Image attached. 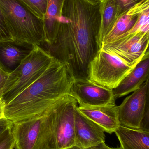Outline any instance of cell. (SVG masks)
Segmentation results:
<instances>
[{"label": "cell", "instance_id": "d4e9b609", "mask_svg": "<svg viewBox=\"0 0 149 149\" xmlns=\"http://www.w3.org/2000/svg\"><path fill=\"white\" fill-rule=\"evenodd\" d=\"M5 105V102L3 100L2 98H0V118L3 117V110Z\"/></svg>", "mask_w": 149, "mask_h": 149}, {"label": "cell", "instance_id": "52a82bcc", "mask_svg": "<svg viewBox=\"0 0 149 149\" xmlns=\"http://www.w3.org/2000/svg\"><path fill=\"white\" fill-rule=\"evenodd\" d=\"M149 31L141 32L114 40L101 47L114 52L129 64L136 66L148 52Z\"/></svg>", "mask_w": 149, "mask_h": 149}, {"label": "cell", "instance_id": "3957f363", "mask_svg": "<svg viewBox=\"0 0 149 149\" xmlns=\"http://www.w3.org/2000/svg\"><path fill=\"white\" fill-rule=\"evenodd\" d=\"M0 9L13 40L36 45L44 41L43 20L22 0H0Z\"/></svg>", "mask_w": 149, "mask_h": 149}, {"label": "cell", "instance_id": "4316f807", "mask_svg": "<svg viewBox=\"0 0 149 149\" xmlns=\"http://www.w3.org/2000/svg\"><path fill=\"white\" fill-rule=\"evenodd\" d=\"M65 149H88V148H80V147H77L76 146H73L71 147H69Z\"/></svg>", "mask_w": 149, "mask_h": 149}, {"label": "cell", "instance_id": "5bb4252c", "mask_svg": "<svg viewBox=\"0 0 149 149\" xmlns=\"http://www.w3.org/2000/svg\"><path fill=\"white\" fill-rule=\"evenodd\" d=\"M148 8L149 0H143L122 14L117 19L111 31L104 37L101 45L111 42L130 31L135 25L142 12Z\"/></svg>", "mask_w": 149, "mask_h": 149}, {"label": "cell", "instance_id": "484cf974", "mask_svg": "<svg viewBox=\"0 0 149 149\" xmlns=\"http://www.w3.org/2000/svg\"><path fill=\"white\" fill-rule=\"evenodd\" d=\"M89 2L91 3H93V4H95V3H98L101 2L102 0H87Z\"/></svg>", "mask_w": 149, "mask_h": 149}, {"label": "cell", "instance_id": "e0dca14e", "mask_svg": "<svg viewBox=\"0 0 149 149\" xmlns=\"http://www.w3.org/2000/svg\"><path fill=\"white\" fill-rule=\"evenodd\" d=\"M101 25L99 43L101 47L102 40L113 27L118 18L115 0H102L100 2Z\"/></svg>", "mask_w": 149, "mask_h": 149}, {"label": "cell", "instance_id": "83f0119b", "mask_svg": "<svg viewBox=\"0 0 149 149\" xmlns=\"http://www.w3.org/2000/svg\"><path fill=\"white\" fill-rule=\"evenodd\" d=\"M107 149H122V148H121L120 147H117V148H110V147H108V148Z\"/></svg>", "mask_w": 149, "mask_h": 149}, {"label": "cell", "instance_id": "7c38bea8", "mask_svg": "<svg viewBox=\"0 0 149 149\" xmlns=\"http://www.w3.org/2000/svg\"><path fill=\"white\" fill-rule=\"evenodd\" d=\"M35 45L14 40L0 42V68L11 73L29 55Z\"/></svg>", "mask_w": 149, "mask_h": 149}, {"label": "cell", "instance_id": "ba28073f", "mask_svg": "<svg viewBox=\"0 0 149 149\" xmlns=\"http://www.w3.org/2000/svg\"><path fill=\"white\" fill-rule=\"evenodd\" d=\"M70 95L77 101L78 106L99 107L115 104L113 90L105 88L86 79L74 80Z\"/></svg>", "mask_w": 149, "mask_h": 149}, {"label": "cell", "instance_id": "ac0fdd59", "mask_svg": "<svg viewBox=\"0 0 149 149\" xmlns=\"http://www.w3.org/2000/svg\"><path fill=\"white\" fill-rule=\"evenodd\" d=\"M25 1L35 14L43 20L46 12L47 0H25Z\"/></svg>", "mask_w": 149, "mask_h": 149}, {"label": "cell", "instance_id": "4fadbf2b", "mask_svg": "<svg viewBox=\"0 0 149 149\" xmlns=\"http://www.w3.org/2000/svg\"><path fill=\"white\" fill-rule=\"evenodd\" d=\"M149 52L136 65L131 72L113 89L115 99L127 95L139 89L149 79Z\"/></svg>", "mask_w": 149, "mask_h": 149}, {"label": "cell", "instance_id": "7a4b0ae2", "mask_svg": "<svg viewBox=\"0 0 149 149\" xmlns=\"http://www.w3.org/2000/svg\"><path fill=\"white\" fill-rule=\"evenodd\" d=\"M73 80L66 65L54 59L36 80L5 104L3 117L14 123L42 115L70 95Z\"/></svg>", "mask_w": 149, "mask_h": 149}, {"label": "cell", "instance_id": "9a60e30c", "mask_svg": "<svg viewBox=\"0 0 149 149\" xmlns=\"http://www.w3.org/2000/svg\"><path fill=\"white\" fill-rule=\"evenodd\" d=\"M122 149H149V130L120 125L115 133Z\"/></svg>", "mask_w": 149, "mask_h": 149}, {"label": "cell", "instance_id": "5b68a950", "mask_svg": "<svg viewBox=\"0 0 149 149\" xmlns=\"http://www.w3.org/2000/svg\"><path fill=\"white\" fill-rule=\"evenodd\" d=\"M135 66L128 63L114 52L101 47L90 63L87 79L113 90Z\"/></svg>", "mask_w": 149, "mask_h": 149}, {"label": "cell", "instance_id": "2e32d148", "mask_svg": "<svg viewBox=\"0 0 149 149\" xmlns=\"http://www.w3.org/2000/svg\"><path fill=\"white\" fill-rule=\"evenodd\" d=\"M65 0H47L46 12L43 19L45 40L43 42L51 43L56 36Z\"/></svg>", "mask_w": 149, "mask_h": 149}, {"label": "cell", "instance_id": "8fae6325", "mask_svg": "<svg viewBox=\"0 0 149 149\" xmlns=\"http://www.w3.org/2000/svg\"><path fill=\"white\" fill-rule=\"evenodd\" d=\"M78 111L85 117L99 125L104 132L115 133L120 124L118 106L115 105L99 107H77Z\"/></svg>", "mask_w": 149, "mask_h": 149}, {"label": "cell", "instance_id": "8992f818", "mask_svg": "<svg viewBox=\"0 0 149 149\" xmlns=\"http://www.w3.org/2000/svg\"><path fill=\"white\" fill-rule=\"evenodd\" d=\"M149 95L148 79L118 106L121 125L130 128H141L143 120L149 118Z\"/></svg>", "mask_w": 149, "mask_h": 149}, {"label": "cell", "instance_id": "d6986e66", "mask_svg": "<svg viewBox=\"0 0 149 149\" xmlns=\"http://www.w3.org/2000/svg\"><path fill=\"white\" fill-rule=\"evenodd\" d=\"M11 127H12L8 129L0 135V149L14 148L15 139L12 134Z\"/></svg>", "mask_w": 149, "mask_h": 149}, {"label": "cell", "instance_id": "44dd1931", "mask_svg": "<svg viewBox=\"0 0 149 149\" xmlns=\"http://www.w3.org/2000/svg\"><path fill=\"white\" fill-rule=\"evenodd\" d=\"M13 40L0 9V42Z\"/></svg>", "mask_w": 149, "mask_h": 149}, {"label": "cell", "instance_id": "277c9868", "mask_svg": "<svg viewBox=\"0 0 149 149\" xmlns=\"http://www.w3.org/2000/svg\"><path fill=\"white\" fill-rule=\"evenodd\" d=\"M54 58L38 45L10 73L3 88L1 97L5 104L36 80Z\"/></svg>", "mask_w": 149, "mask_h": 149}, {"label": "cell", "instance_id": "30bf717a", "mask_svg": "<svg viewBox=\"0 0 149 149\" xmlns=\"http://www.w3.org/2000/svg\"><path fill=\"white\" fill-rule=\"evenodd\" d=\"M105 141L104 130L99 125L82 115L77 107L74 113V146L88 148Z\"/></svg>", "mask_w": 149, "mask_h": 149}, {"label": "cell", "instance_id": "6da1fadb", "mask_svg": "<svg viewBox=\"0 0 149 149\" xmlns=\"http://www.w3.org/2000/svg\"><path fill=\"white\" fill-rule=\"evenodd\" d=\"M100 2L65 0L53 42L38 46L66 65L74 80L86 79L91 61L101 48Z\"/></svg>", "mask_w": 149, "mask_h": 149}, {"label": "cell", "instance_id": "603a6c76", "mask_svg": "<svg viewBox=\"0 0 149 149\" xmlns=\"http://www.w3.org/2000/svg\"><path fill=\"white\" fill-rule=\"evenodd\" d=\"M9 73L0 68V98L1 97L3 88Z\"/></svg>", "mask_w": 149, "mask_h": 149}, {"label": "cell", "instance_id": "f1b7e54d", "mask_svg": "<svg viewBox=\"0 0 149 149\" xmlns=\"http://www.w3.org/2000/svg\"><path fill=\"white\" fill-rule=\"evenodd\" d=\"M22 1H23L24 2V3H25V4H26V3H25V0H22ZM26 5H27V4H26Z\"/></svg>", "mask_w": 149, "mask_h": 149}, {"label": "cell", "instance_id": "cb8c5ba5", "mask_svg": "<svg viewBox=\"0 0 149 149\" xmlns=\"http://www.w3.org/2000/svg\"><path fill=\"white\" fill-rule=\"evenodd\" d=\"M108 146L105 143H101L97 146H94V147H91V148H88V149H107Z\"/></svg>", "mask_w": 149, "mask_h": 149}, {"label": "cell", "instance_id": "ffe728a7", "mask_svg": "<svg viewBox=\"0 0 149 149\" xmlns=\"http://www.w3.org/2000/svg\"><path fill=\"white\" fill-rule=\"evenodd\" d=\"M143 0H115L118 18Z\"/></svg>", "mask_w": 149, "mask_h": 149}, {"label": "cell", "instance_id": "9c48e42d", "mask_svg": "<svg viewBox=\"0 0 149 149\" xmlns=\"http://www.w3.org/2000/svg\"><path fill=\"white\" fill-rule=\"evenodd\" d=\"M45 113L39 116L13 123L11 130L15 139V149H38Z\"/></svg>", "mask_w": 149, "mask_h": 149}, {"label": "cell", "instance_id": "7402d4cb", "mask_svg": "<svg viewBox=\"0 0 149 149\" xmlns=\"http://www.w3.org/2000/svg\"><path fill=\"white\" fill-rule=\"evenodd\" d=\"M12 124L13 123L11 121L4 117L0 118V135L8 129L11 127Z\"/></svg>", "mask_w": 149, "mask_h": 149}]
</instances>
